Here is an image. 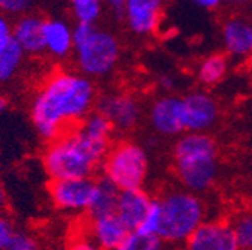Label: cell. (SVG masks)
Here are the masks:
<instances>
[{
    "instance_id": "cell-8",
    "label": "cell",
    "mask_w": 252,
    "mask_h": 250,
    "mask_svg": "<svg viewBox=\"0 0 252 250\" xmlns=\"http://www.w3.org/2000/svg\"><path fill=\"white\" fill-rule=\"evenodd\" d=\"M185 250H240L230 223L204 222L185 241Z\"/></svg>"
},
{
    "instance_id": "cell-9",
    "label": "cell",
    "mask_w": 252,
    "mask_h": 250,
    "mask_svg": "<svg viewBox=\"0 0 252 250\" xmlns=\"http://www.w3.org/2000/svg\"><path fill=\"white\" fill-rule=\"evenodd\" d=\"M183 126L189 134H204L218 118V105L207 93H191L182 99Z\"/></svg>"
},
{
    "instance_id": "cell-12",
    "label": "cell",
    "mask_w": 252,
    "mask_h": 250,
    "mask_svg": "<svg viewBox=\"0 0 252 250\" xmlns=\"http://www.w3.org/2000/svg\"><path fill=\"white\" fill-rule=\"evenodd\" d=\"M162 3L158 0H128L125 6V21L137 35L153 33L161 23Z\"/></svg>"
},
{
    "instance_id": "cell-35",
    "label": "cell",
    "mask_w": 252,
    "mask_h": 250,
    "mask_svg": "<svg viewBox=\"0 0 252 250\" xmlns=\"http://www.w3.org/2000/svg\"><path fill=\"white\" fill-rule=\"evenodd\" d=\"M246 65H248V69L252 72V53L248 56V58H246Z\"/></svg>"
},
{
    "instance_id": "cell-1",
    "label": "cell",
    "mask_w": 252,
    "mask_h": 250,
    "mask_svg": "<svg viewBox=\"0 0 252 250\" xmlns=\"http://www.w3.org/2000/svg\"><path fill=\"white\" fill-rule=\"evenodd\" d=\"M94 99L96 90L89 77L56 71L42 83L32 101V123L38 134L51 142L77 128L90 114Z\"/></svg>"
},
{
    "instance_id": "cell-18",
    "label": "cell",
    "mask_w": 252,
    "mask_h": 250,
    "mask_svg": "<svg viewBox=\"0 0 252 250\" xmlns=\"http://www.w3.org/2000/svg\"><path fill=\"white\" fill-rule=\"evenodd\" d=\"M120 198V191L107 180L105 177L96 180V191H94L93 201L89 207V214L92 219H98L108 214H116L117 204Z\"/></svg>"
},
{
    "instance_id": "cell-29",
    "label": "cell",
    "mask_w": 252,
    "mask_h": 250,
    "mask_svg": "<svg viewBox=\"0 0 252 250\" xmlns=\"http://www.w3.org/2000/svg\"><path fill=\"white\" fill-rule=\"evenodd\" d=\"M68 250H102L96 243H94L92 238H86V237H80V238H75Z\"/></svg>"
},
{
    "instance_id": "cell-30",
    "label": "cell",
    "mask_w": 252,
    "mask_h": 250,
    "mask_svg": "<svg viewBox=\"0 0 252 250\" xmlns=\"http://www.w3.org/2000/svg\"><path fill=\"white\" fill-rule=\"evenodd\" d=\"M108 6H110V11L117 18H125V6H126V2H120V0H111V2H108Z\"/></svg>"
},
{
    "instance_id": "cell-3",
    "label": "cell",
    "mask_w": 252,
    "mask_h": 250,
    "mask_svg": "<svg viewBox=\"0 0 252 250\" xmlns=\"http://www.w3.org/2000/svg\"><path fill=\"white\" fill-rule=\"evenodd\" d=\"M174 169L189 192H204L218 177V148L207 134H185L174 145Z\"/></svg>"
},
{
    "instance_id": "cell-28",
    "label": "cell",
    "mask_w": 252,
    "mask_h": 250,
    "mask_svg": "<svg viewBox=\"0 0 252 250\" xmlns=\"http://www.w3.org/2000/svg\"><path fill=\"white\" fill-rule=\"evenodd\" d=\"M15 232L17 231L14 228V223L9 221V219L5 216H0V250H3L9 244V241L12 240Z\"/></svg>"
},
{
    "instance_id": "cell-10",
    "label": "cell",
    "mask_w": 252,
    "mask_h": 250,
    "mask_svg": "<svg viewBox=\"0 0 252 250\" xmlns=\"http://www.w3.org/2000/svg\"><path fill=\"white\" fill-rule=\"evenodd\" d=\"M150 123L158 134L165 137L185 132L182 98L164 96L155 101L150 110Z\"/></svg>"
},
{
    "instance_id": "cell-7",
    "label": "cell",
    "mask_w": 252,
    "mask_h": 250,
    "mask_svg": "<svg viewBox=\"0 0 252 250\" xmlns=\"http://www.w3.org/2000/svg\"><path fill=\"white\" fill-rule=\"evenodd\" d=\"M94 191L96 180L93 178H60L51 180L48 184V194L54 205L68 211H87Z\"/></svg>"
},
{
    "instance_id": "cell-5",
    "label": "cell",
    "mask_w": 252,
    "mask_h": 250,
    "mask_svg": "<svg viewBox=\"0 0 252 250\" xmlns=\"http://www.w3.org/2000/svg\"><path fill=\"white\" fill-rule=\"evenodd\" d=\"M158 199L162 216L158 237L162 243H185L204 223V205L195 194L173 191Z\"/></svg>"
},
{
    "instance_id": "cell-13",
    "label": "cell",
    "mask_w": 252,
    "mask_h": 250,
    "mask_svg": "<svg viewBox=\"0 0 252 250\" xmlns=\"http://www.w3.org/2000/svg\"><path fill=\"white\" fill-rule=\"evenodd\" d=\"M44 24L45 18L36 14H26L12 24V39L24 54H41L45 51Z\"/></svg>"
},
{
    "instance_id": "cell-26",
    "label": "cell",
    "mask_w": 252,
    "mask_h": 250,
    "mask_svg": "<svg viewBox=\"0 0 252 250\" xmlns=\"http://www.w3.org/2000/svg\"><path fill=\"white\" fill-rule=\"evenodd\" d=\"M32 6V2L26 0H0V12L3 15H18L23 17Z\"/></svg>"
},
{
    "instance_id": "cell-16",
    "label": "cell",
    "mask_w": 252,
    "mask_h": 250,
    "mask_svg": "<svg viewBox=\"0 0 252 250\" xmlns=\"http://www.w3.org/2000/svg\"><path fill=\"white\" fill-rule=\"evenodd\" d=\"M45 51L54 57H68L74 51V28L62 18H47L44 24Z\"/></svg>"
},
{
    "instance_id": "cell-2",
    "label": "cell",
    "mask_w": 252,
    "mask_h": 250,
    "mask_svg": "<svg viewBox=\"0 0 252 250\" xmlns=\"http://www.w3.org/2000/svg\"><path fill=\"white\" fill-rule=\"evenodd\" d=\"M110 151V139L89 134L81 124L48 144L42 162L51 180L92 178Z\"/></svg>"
},
{
    "instance_id": "cell-14",
    "label": "cell",
    "mask_w": 252,
    "mask_h": 250,
    "mask_svg": "<svg viewBox=\"0 0 252 250\" xmlns=\"http://www.w3.org/2000/svg\"><path fill=\"white\" fill-rule=\"evenodd\" d=\"M153 198L143 189L120 192L116 214L131 232H135L152 205Z\"/></svg>"
},
{
    "instance_id": "cell-20",
    "label": "cell",
    "mask_w": 252,
    "mask_h": 250,
    "mask_svg": "<svg viewBox=\"0 0 252 250\" xmlns=\"http://www.w3.org/2000/svg\"><path fill=\"white\" fill-rule=\"evenodd\" d=\"M71 11L77 24L83 26H96L101 18L104 6L99 0H74L71 3Z\"/></svg>"
},
{
    "instance_id": "cell-15",
    "label": "cell",
    "mask_w": 252,
    "mask_h": 250,
    "mask_svg": "<svg viewBox=\"0 0 252 250\" xmlns=\"http://www.w3.org/2000/svg\"><path fill=\"white\" fill-rule=\"evenodd\" d=\"M92 240L102 250H114L123 244L131 231L120 221L117 214H108L98 219H92L90 223Z\"/></svg>"
},
{
    "instance_id": "cell-33",
    "label": "cell",
    "mask_w": 252,
    "mask_h": 250,
    "mask_svg": "<svg viewBox=\"0 0 252 250\" xmlns=\"http://www.w3.org/2000/svg\"><path fill=\"white\" fill-rule=\"evenodd\" d=\"M5 207H6V195H5L3 187L0 186V216L5 211Z\"/></svg>"
},
{
    "instance_id": "cell-17",
    "label": "cell",
    "mask_w": 252,
    "mask_h": 250,
    "mask_svg": "<svg viewBox=\"0 0 252 250\" xmlns=\"http://www.w3.org/2000/svg\"><path fill=\"white\" fill-rule=\"evenodd\" d=\"M222 41L228 54L246 57L252 53V24L243 18H231L222 27Z\"/></svg>"
},
{
    "instance_id": "cell-6",
    "label": "cell",
    "mask_w": 252,
    "mask_h": 250,
    "mask_svg": "<svg viewBox=\"0 0 252 250\" xmlns=\"http://www.w3.org/2000/svg\"><path fill=\"white\" fill-rule=\"evenodd\" d=\"M147 171V153L141 145L129 141L114 145L104 161V177L110 180L120 192L141 189Z\"/></svg>"
},
{
    "instance_id": "cell-25",
    "label": "cell",
    "mask_w": 252,
    "mask_h": 250,
    "mask_svg": "<svg viewBox=\"0 0 252 250\" xmlns=\"http://www.w3.org/2000/svg\"><path fill=\"white\" fill-rule=\"evenodd\" d=\"M3 250H39L36 240L27 232L17 231L9 244Z\"/></svg>"
},
{
    "instance_id": "cell-11",
    "label": "cell",
    "mask_w": 252,
    "mask_h": 250,
    "mask_svg": "<svg viewBox=\"0 0 252 250\" xmlns=\"http://www.w3.org/2000/svg\"><path fill=\"white\" fill-rule=\"evenodd\" d=\"M98 112L110 120L113 128L126 131L137 124L140 118V105L128 95H108L99 99Z\"/></svg>"
},
{
    "instance_id": "cell-24",
    "label": "cell",
    "mask_w": 252,
    "mask_h": 250,
    "mask_svg": "<svg viewBox=\"0 0 252 250\" xmlns=\"http://www.w3.org/2000/svg\"><path fill=\"white\" fill-rule=\"evenodd\" d=\"M114 250H162L159 237H144L138 232H131L129 237Z\"/></svg>"
},
{
    "instance_id": "cell-31",
    "label": "cell",
    "mask_w": 252,
    "mask_h": 250,
    "mask_svg": "<svg viewBox=\"0 0 252 250\" xmlns=\"http://www.w3.org/2000/svg\"><path fill=\"white\" fill-rule=\"evenodd\" d=\"M194 3L197 6L203 8V9H207V11H212V9H215V8H218L220 5L219 0H195Z\"/></svg>"
},
{
    "instance_id": "cell-27",
    "label": "cell",
    "mask_w": 252,
    "mask_h": 250,
    "mask_svg": "<svg viewBox=\"0 0 252 250\" xmlns=\"http://www.w3.org/2000/svg\"><path fill=\"white\" fill-rule=\"evenodd\" d=\"M12 24L8 17L0 12V54L12 44Z\"/></svg>"
},
{
    "instance_id": "cell-19",
    "label": "cell",
    "mask_w": 252,
    "mask_h": 250,
    "mask_svg": "<svg viewBox=\"0 0 252 250\" xmlns=\"http://www.w3.org/2000/svg\"><path fill=\"white\" fill-rule=\"evenodd\" d=\"M228 71V61L222 54H212L206 57L198 68V80L204 85H215L225 77Z\"/></svg>"
},
{
    "instance_id": "cell-4",
    "label": "cell",
    "mask_w": 252,
    "mask_h": 250,
    "mask_svg": "<svg viewBox=\"0 0 252 250\" xmlns=\"http://www.w3.org/2000/svg\"><path fill=\"white\" fill-rule=\"evenodd\" d=\"M74 53L77 65L86 77H104L116 66L120 45L117 38L98 26L74 27Z\"/></svg>"
},
{
    "instance_id": "cell-22",
    "label": "cell",
    "mask_w": 252,
    "mask_h": 250,
    "mask_svg": "<svg viewBox=\"0 0 252 250\" xmlns=\"http://www.w3.org/2000/svg\"><path fill=\"white\" fill-rule=\"evenodd\" d=\"M161 204L159 199H153L152 205L144 217V221L141 222V225L138 226V229L135 232L144 235V237H158L159 235V229H161Z\"/></svg>"
},
{
    "instance_id": "cell-23",
    "label": "cell",
    "mask_w": 252,
    "mask_h": 250,
    "mask_svg": "<svg viewBox=\"0 0 252 250\" xmlns=\"http://www.w3.org/2000/svg\"><path fill=\"white\" fill-rule=\"evenodd\" d=\"M240 250H252V214H240L231 223Z\"/></svg>"
},
{
    "instance_id": "cell-21",
    "label": "cell",
    "mask_w": 252,
    "mask_h": 250,
    "mask_svg": "<svg viewBox=\"0 0 252 250\" xmlns=\"http://www.w3.org/2000/svg\"><path fill=\"white\" fill-rule=\"evenodd\" d=\"M24 58V51L12 41V44L0 54V83L9 81L20 69Z\"/></svg>"
},
{
    "instance_id": "cell-32",
    "label": "cell",
    "mask_w": 252,
    "mask_h": 250,
    "mask_svg": "<svg viewBox=\"0 0 252 250\" xmlns=\"http://www.w3.org/2000/svg\"><path fill=\"white\" fill-rule=\"evenodd\" d=\"M158 83H159V85H161L164 90H167V91L174 88V80H173L171 77H168V75H162Z\"/></svg>"
},
{
    "instance_id": "cell-34",
    "label": "cell",
    "mask_w": 252,
    "mask_h": 250,
    "mask_svg": "<svg viewBox=\"0 0 252 250\" xmlns=\"http://www.w3.org/2000/svg\"><path fill=\"white\" fill-rule=\"evenodd\" d=\"M6 108H8V102H6V99H5L3 96H0V114H2Z\"/></svg>"
}]
</instances>
